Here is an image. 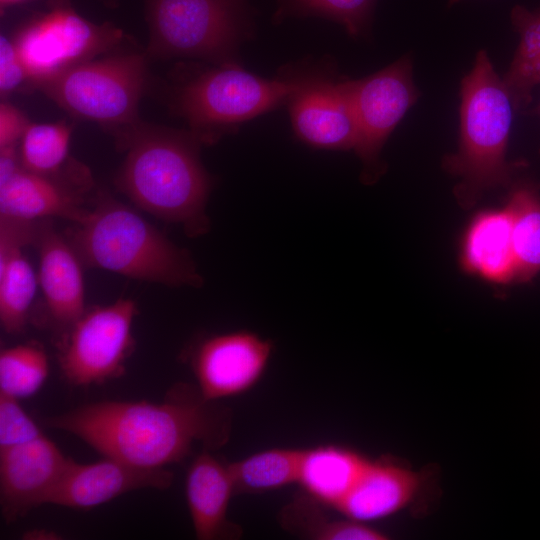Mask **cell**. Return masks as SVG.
Wrapping results in <instances>:
<instances>
[{
  "label": "cell",
  "instance_id": "obj_1",
  "mask_svg": "<svg viewBox=\"0 0 540 540\" xmlns=\"http://www.w3.org/2000/svg\"><path fill=\"white\" fill-rule=\"evenodd\" d=\"M197 386L177 384L163 401H100L46 417V426L79 438L105 457L143 468L184 460L196 443L217 449L230 436L231 415Z\"/></svg>",
  "mask_w": 540,
  "mask_h": 540
},
{
  "label": "cell",
  "instance_id": "obj_2",
  "mask_svg": "<svg viewBox=\"0 0 540 540\" xmlns=\"http://www.w3.org/2000/svg\"><path fill=\"white\" fill-rule=\"evenodd\" d=\"M114 137L126 151L115 180L118 189L142 210L181 224L187 235L204 234L212 179L200 160L201 142L189 130L142 121Z\"/></svg>",
  "mask_w": 540,
  "mask_h": 540
},
{
  "label": "cell",
  "instance_id": "obj_3",
  "mask_svg": "<svg viewBox=\"0 0 540 540\" xmlns=\"http://www.w3.org/2000/svg\"><path fill=\"white\" fill-rule=\"evenodd\" d=\"M66 239L81 262L132 279L198 287L203 280L190 254L132 208L97 191Z\"/></svg>",
  "mask_w": 540,
  "mask_h": 540
},
{
  "label": "cell",
  "instance_id": "obj_4",
  "mask_svg": "<svg viewBox=\"0 0 540 540\" xmlns=\"http://www.w3.org/2000/svg\"><path fill=\"white\" fill-rule=\"evenodd\" d=\"M459 95L458 151L446 155L442 165L460 179L454 194L463 208H469L485 191L511 180L516 165L506 160V153L515 109L485 50L477 52Z\"/></svg>",
  "mask_w": 540,
  "mask_h": 540
},
{
  "label": "cell",
  "instance_id": "obj_5",
  "mask_svg": "<svg viewBox=\"0 0 540 540\" xmlns=\"http://www.w3.org/2000/svg\"><path fill=\"white\" fill-rule=\"evenodd\" d=\"M305 73L266 79L238 63L219 64L178 85L172 109L201 144H214L237 125L288 103Z\"/></svg>",
  "mask_w": 540,
  "mask_h": 540
},
{
  "label": "cell",
  "instance_id": "obj_6",
  "mask_svg": "<svg viewBox=\"0 0 540 540\" xmlns=\"http://www.w3.org/2000/svg\"><path fill=\"white\" fill-rule=\"evenodd\" d=\"M149 30L147 55L194 58L216 65L237 63L248 35L245 0H144Z\"/></svg>",
  "mask_w": 540,
  "mask_h": 540
},
{
  "label": "cell",
  "instance_id": "obj_7",
  "mask_svg": "<svg viewBox=\"0 0 540 540\" xmlns=\"http://www.w3.org/2000/svg\"><path fill=\"white\" fill-rule=\"evenodd\" d=\"M147 60V53H109L36 89L72 116L94 121L115 135L141 121L138 104L147 84Z\"/></svg>",
  "mask_w": 540,
  "mask_h": 540
},
{
  "label": "cell",
  "instance_id": "obj_8",
  "mask_svg": "<svg viewBox=\"0 0 540 540\" xmlns=\"http://www.w3.org/2000/svg\"><path fill=\"white\" fill-rule=\"evenodd\" d=\"M125 38L110 22L95 24L79 15L69 0H47L45 11L34 15L13 38L36 87L64 71L111 53Z\"/></svg>",
  "mask_w": 540,
  "mask_h": 540
},
{
  "label": "cell",
  "instance_id": "obj_9",
  "mask_svg": "<svg viewBox=\"0 0 540 540\" xmlns=\"http://www.w3.org/2000/svg\"><path fill=\"white\" fill-rule=\"evenodd\" d=\"M137 314L135 301L127 298L85 310L60 336L58 362L64 379L86 387L120 377L134 349Z\"/></svg>",
  "mask_w": 540,
  "mask_h": 540
},
{
  "label": "cell",
  "instance_id": "obj_10",
  "mask_svg": "<svg viewBox=\"0 0 540 540\" xmlns=\"http://www.w3.org/2000/svg\"><path fill=\"white\" fill-rule=\"evenodd\" d=\"M356 124L354 150L363 164L361 179L375 182L384 171L380 153L420 91L413 81V61L404 54L385 68L355 80H344Z\"/></svg>",
  "mask_w": 540,
  "mask_h": 540
},
{
  "label": "cell",
  "instance_id": "obj_11",
  "mask_svg": "<svg viewBox=\"0 0 540 540\" xmlns=\"http://www.w3.org/2000/svg\"><path fill=\"white\" fill-rule=\"evenodd\" d=\"M272 352L269 339L238 330L198 341L188 361L202 396L218 401L251 390L264 375Z\"/></svg>",
  "mask_w": 540,
  "mask_h": 540
},
{
  "label": "cell",
  "instance_id": "obj_12",
  "mask_svg": "<svg viewBox=\"0 0 540 540\" xmlns=\"http://www.w3.org/2000/svg\"><path fill=\"white\" fill-rule=\"evenodd\" d=\"M93 187L88 168L71 158L53 174H39L21 166L0 185V216L26 221L60 217L77 223L91 208L88 203L95 198H88Z\"/></svg>",
  "mask_w": 540,
  "mask_h": 540
},
{
  "label": "cell",
  "instance_id": "obj_13",
  "mask_svg": "<svg viewBox=\"0 0 540 540\" xmlns=\"http://www.w3.org/2000/svg\"><path fill=\"white\" fill-rule=\"evenodd\" d=\"M72 458L44 434L0 449V507L6 522H14L46 504Z\"/></svg>",
  "mask_w": 540,
  "mask_h": 540
},
{
  "label": "cell",
  "instance_id": "obj_14",
  "mask_svg": "<svg viewBox=\"0 0 540 540\" xmlns=\"http://www.w3.org/2000/svg\"><path fill=\"white\" fill-rule=\"evenodd\" d=\"M287 104L292 128L301 141L318 149H354L356 124L344 81L305 73Z\"/></svg>",
  "mask_w": 540,
  "mask_h": 540
},
{
  "label": "cell",
  "instance_id": "obj_15",
  "mask_svg": "<svg viewBox=\"0 0 540 540\" xmlns=\"http://www.w3.org/2000/svg\"><path fill=\"white\" fill-rule=\"evenodd\" d=\"M172 482L173 473L165 468H143L109 457L89 464L72 459L46 504L90 509L134 490H165Z\"/></svg>",
  "mask_w": 540,
  "mask_h": 540
},
{
  "label": "cell",
  "instance_id": "obj_16",
  "mask_svg": "<svg viewBox=\"0 0 540 540\" xmlns=\"http://www.w3.org/2000/svg\"><path fill=\"white\" fill-rule=\"evenodd\" d=\"M35 243L40 257L38 283L50 319L62 334L86 310L82 262L49 219L37 224Z\"/></svg>",
  "mask_w": 540,
  "mask_h": 540
},
{
  "label": "cell",
  "instance_id": "obj_17",
  "mask_svg": "<svg viewBox=\"0 0 540 540\" xmlns=\"http://www.w3.org/2000/svg\"><path fill=\"white\" fill-rule=\"evenodd\" d=\"M187 506L199 540L237 539L242 529L227 518L236 495L229 463L204 449L191 462L185 480Z\"/></svg>",
  "mask_w": 540,
  "mask_h": 540
},
{
  "label": "cell",
  "instance_id": "obj_18",
  "mask_svg": "<svg viewBox=\"0 0 540 540\" xmlns=\"http://www.w3.org/2000/svg\"><path fill=\"white\" fill-rule=\"evenodd\" d=\"M0 323L8 334L25 329L38 278L22 248L35 243L33 221L0 216Z\"/></svg>",
  "mask_w": 540,
  "mask_h": 540
},
{
  "label": "cell",
  "instance_id": "obj_19",
  "mask_svg": "<svg viewBox=\"0 0 540 540\" xmlns=\"http://www.w3.org/2000/svg\"><path fill=\"white\" fill-rule=\"evenodd\" d=\"M422 477L389 458L370 460L336 509L345 517L367 523L389 517L410 504L422 487Z\"/></svg>",
  "mask_w": 540,
  "mask_h": 540
},
{
  "label": "cell",
  "instance_id": "obj_20",
  "mask_svg": "<svg viewBox=\"0 0 540 540\" xmlns=\"http://www.w3.org/2000/svg\"><path fill=\"white\" fill-rule=\"evenodd\" d=\"M369 459L340 445L302 449L297 483L326 507L337 509L359 479Z\"/></svg>",
  "mask_w": 540,
  "mask_h": 540
},
{
  "label": "cell",
  "instance_id": "obj_21",
  "mask_svg": "<svg viewBox=\"0 0 540 540\" xmlns=\"http://www.w3.org/2000/svg\"><path fill=\"white\" fill-rule=\"evenodd\" d=\"M466 270L496 283L515 280L511 220L507 209L486 211L469 226L463 241Z\"/></svg>",
  "mask_w": 540,
  "mask_h": 540
},
{
  "label": "cell",
  "instance_id": "obj_22",
  "mask_svg": "<svg viewBox=\"0 0 540 540\" xmlns=\"http://www.w3.org/2000/svg\"><path fill=\"white\" fill-rule=\"evenodd\" d=\"M325 505L303 491L283 506L278 521L283 529L310 540H385L388 535L350 518L333 519Z\"/></svg>",
  "mask_w": 540,
  "mask_h": 540
},
{
  "label": "cell",
  "instance_id": "obj_23",
  "mask_svg": "<svg viewBox=\"0 0 540 540\" xmlns=\"http://www.w3.org/2000/svg\"><path fill=\"white\" fill-rule=\"evenodd\" d=\"M510 20L519 35V42L502 80L515 112H523L532 101L533 89L540 85V6L530 10L515 5Z\"/></svg>",
  "mask_w": 540,
  "mask_h": 540
},
{
  "label": "cell",
  "instance_id": "obj_24",
  "mask_svg": "<svg viewBox=\"0 0 540 540\" xmlns=\"http://www.w3.org/2000/svg\"><path fill=\"white\" fill-rule=\"evenodd\" d=\"M511 220L515 281L531 280L540 271V196L532 183L516 185L505 207Z\"/></svg>",
  "mask_w": 540,
  "mask_h": 540
},
{
  "label": "cell",
  "instance_id": "obj_25",
  "mask_svg": "<svg viewBox=\"0 0 540 540\" xmlns=\"http://www.w3.org/2000/svg\"><path fill=\"white\" fill-rule=\"evenodd\" d=\"M301 448L275 447L229 463L236 495L260 494L297 483Z\"/></svg>",
  "mask_w": 540,
  "mask_h": 540
},
{
  "label": "cell",
  "instance_id": "obj_26",
  "mask_svg": "<svg viewBox=\"0 0 540 540\" xmlns=\"http://www.w3.org/2000/svg\"><path fill=\"white\" fill-rule=\"evenodd\" d=\"M72 125L66 121L56 123H30L19 141V157L24 169L53 174L69 161Z\"/></svg>",
  "mask_w": 540,
  "mask_h": 540
},
{
  "label": "cell",
  "instance_id": "obj_27",
  "mask_svg": "<svg viewBox=\"0 0 540 540\" xmlns=\"http://www.w3.org/2000/svg\"><path fill=\"white\" fill-rule=\"evenodd\" d=\"M49 371L46 352L35 344L5 348L0 353V392L17 399L35 394Z\"/></svg>",
  "mask_w": 540,
  "mask_h": 540
},
{
  "label": "cell",
  "instance_id": "obj_28",
  "mask_svg": "<svg viewBox=\"0 0 540 540\" xmlns=\"http://www.w3.org/2000/svg\"><path fill=\"white\" fill-rule=\"evenodd\" d=\"M377 0H282L278 15L320 16L341 24L354 38L366 36Z\"/></svg>",
  "mask_w": 540,
  "mask_h": 540
},
{
  "label": "cell",
  "instance_id": "obj_29",
  "mask_svg": "<svg viewBox=\"0 0 540 540\" xmlns=\"http://www.w3.org/2000/svg\"><path fill=\"white\" fill-rule=\"evenodd\" d=\"M43 435L18 399L0 392V449L19 445Z\"/></svg>",
  "mask_w": 540,
  "mask_h": 540
},
{
  "label": "cell",
  "instance_id": "obj_30",
  "mask_svg": "<svg viewBox=\"0 0 540 540\" xmlns=\"http://www.w3.org/2000/svg\"><path fill=\"white\" fill-rule=\"evenodd\" d=\"M30 86L27 71L20 59L13 39L0 37V94L1 97Z\"/></svg>",
  "mask_w": 540,
  "mask_h": 540
},
{
  "label": "cell",
  "instance_id": "obj_31",
  "mask_svg": "<svg viewBox=\"0 0 540 540\" xmlns=\"http://www.w3.org/2000/svg\"><path fill=\"white\" fill-rule=\"evenodd\" d=\"M30 122L12 104L2 101L0 105V148L18 144Z\"/></svg>",
  "mask_w": 540,
  "mask_h": 540
},
{
  "label": "cell",
  "instance_id": "obj_32",
  "mask_svg": "<svg viewBox=\"0 0 540 540\" xmlns=\"http://www.w3.org/2000/svg\"><path fill=\"white\" fill-rule=\"evenodd\" d=\"M24 539H37V540H47V539H60L59 534L48 529H32L23 534Z\"/></svg>",
  "mask_w": 540,
  "mask_h": 540
},
{
  "label": "cell",
  "instance_id": "obj_33",
  "mask_svg": "<svg viewBox=\"0 0 540 540\" xmlns=\"http://www.w3.org/2000/svg\"><path fill=\"white\" fill-rule=\"evenodd\" d=\"M29 1L31 0H0L1 14H3L4 10L7 9L8 7L23 4Z\"/></svg>",
  "mask_w": 540,
  "mask_h": 540
},
{
  "label": "cell",
  "instance_id": "obj_34",
  "mask_svg": "<svg viewBox=\"0 0 540 540\" xmlns=\"http://www.w3.org/2000/svg\"><path fill=\"white\" fill-rule=\"evenodd\" d=\"M104 5L109 8H116L118 6L119 0H101Z\"/></svg>",
  "mask_w": 540,
  "mask_h": 540
},
{
  "label": "cell",
  "instance_id": "obj_35",
  "mask_svg": "<svg viewBox=\"0 0 540 540\" xmlns=\"http://www.w3.org/2000/svg\"><path fill=\"white\" fill-rule=\"evenodd\" d=\"M534 114H536L537 116L540 117V102L538 103V105L536 106L535 109H533L532 111Z\"/></svg>",
  "mask_w": 540,
  "mask_h": 540
},
{
  "label": "cell",
  "instance_id": "obj_36",
  "mask_svg": "<svg viewBox=\"0 0 540 540\" xmlns=\"http://www.w3.org/2000/svg\"><path fill=\"white\" fill-rule=\"evenodd\" d=\"M459 1H461V0H449L448 5L452 6V5L456 4V3H458Z\"/></svg>",
  "mask_w": 540,
  "mask_h": 540
}]
</instances>
